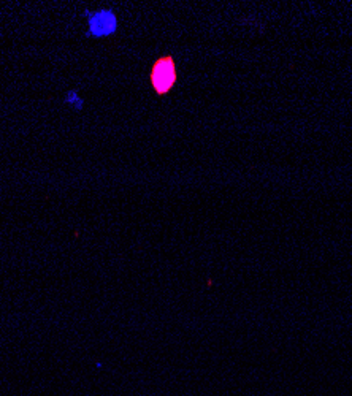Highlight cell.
<instances>
[{"label":"cell","instance_id":"cell-1","mask_svg":"<svg viewBox=\"0 0 352 396\" xmlns=\"http://www.w3.org/2000/svg\"><path fill=\"white\" fill-rule=\"evenodd\" d=\"M149 79H151V86H153L156 94L158 95L169 94L170 90L175 88L178 79L175 59H173L170 54L160 56L159 59H156L153 67H151Z\"/></svg>","mask_w":352,"mask_h":396},{"label":"cell","instance_id":"cell-2","mask_svg":"<svg viewBox=\"0 0 352 396\" xmlns=\"http://www.w3.org/2000/svg\"><path fill=\"white\" fill-rule=\"evenodd\" d=\"M117 27V19L115 13L111 11H99L89 19V29H91L92 35L97 37H103V35H110L113 33Z\"/></svg>","mask_w":352,"mask_h":396}]
</instances>
